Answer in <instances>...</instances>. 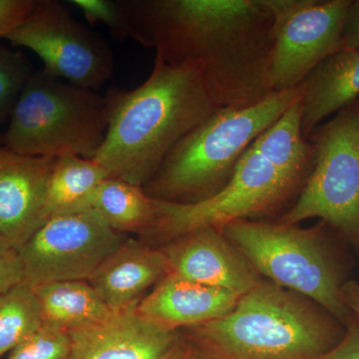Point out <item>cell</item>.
Wrapping results in <instances>:
<instances>
[{"label":"cell","instance_id":"1","mask_svg":"<svg viewBox=\"0 0 359 359\" xmlns=\"http://www.w3.org/2000/svg\"><path fill=\"white\" fill-rule=\"evenodd\" d=\"M129 39L169 65L202 72L219 108H245L273 93V18L264 0H119Z\"/></svg>","mask_w":359,"mask_h":359},{"label":"cell","instance_id":"2","mask_svg":"<svg viewBox=\"0 0 359 359\" xmlns=\"http://www.w3.org/2000/svg\"><path fill=\"white\" fill-rule=\"evenodd\" d=\"M316 159V148L302 131L297 101L248 149L224 189L195 204L156 200L155 223L146 237L160 244L202 228L256 217L283 215L299 199Z\"/></svg>","mask_w":359,"mask_h":359},{"label":"cell","instance_id":"3","mask_svg":"<svg viewBox=\"0 0 359 359\" xmlns=\"http://www.w3.org/2000/svg\"><path fill=\"white\" fill-rule=\"evenodd\" d=\"M106 97L107 133L93 160L109 178L143 188L174 146L219 109L197 66L169 65L157 55L144 83L110 89Z\"/></svg>","mask_w":359,"mask_h":359},{"label":"cell","instance_id":"4","mask_svg":"<svg viewBox=\"0 0 359 359\" xmlns=\"http://www.w3.org/2000/svg\"><path fill=\"white\" fill-rule=\"evenodd\" d=\"M346 332L320 304L264 278L226 316L181 330L212 359H318Z\"/></svg>","mask_w":359,"mask_h":359},{"label":"cell","instance_id":"5","mask_svg":"<svg viewBox=\"0 0 359 359\" xmlns=\"http://www.w3.org/2000/svg\"><path fill=\"white\" fill-rule=\"evenodd\" d=\"M302 87L245 108H219L168 153L144 187L153 199L195 204L226 187L248 149L297 101Z\"/></svg>","mask_w":359,"mask_h":359},{"label":"cell","instance_id":"6","mask_svg":"<svg viewBox=\"0 0 359 359\" xmlns=\"http://www.w3.org/2000/svg\"><path fill=\"white\" fill-rule=\"evenodd\" d=\"M109 122L107 97L33 71L14 106L4 147L32 157L93 159Z\"/></svg>","mask_w":359,"mask_h":359},{"label":"cell","instance_id":"7","mask_svg":"<svg viewBox=\"0 0 359 359\" xmlns=\"http://www.w3.org/2000/svg\"><path fill=\"white\" fill-rule=\"evenodd\" d=\"M323 226L240 219L221 231L259 276L316 302L347 327L354 318L342 299L346 282Z\"/></svg>","mask_w":359,"mask_h":359},{"label":"cell","instance_id":"8","mask_svg":"<svg viewBox=\"0 0 359 359\" xmlns=\"http://www.w3.org/2000/svg\"><path fill=\"white\" fill-rule=\"evenodd\" d=\"M308 139L316 148L313 170L299 199L276 223L320 218L359 245L358 102L316 127Z\"/></svg>","mask_w":359,"mask_h":359},{"label":"cell","instance_id":"9","mask_svg":"<svg viewBox=\"0 0 359 359\" xmlns=\"http://www.w3.org/2000/svg\"><path fill=\"white\" fill-rule=\"evenodd\" d=\"M4 39L36 54L51 76L83 88L99 91L114 71L107 41L79 22L57 0H39L27 20Z\"/></svg>","mask_w":359,"mask_h":359},{"label":"cell","instance_id":"10","mask_svg":"<svg viewBox=\"0 0 359 359\" xmlns=\"http://www.w3.org/2000/svg\"><path fill=\"white\" fill-rule=\"evenodd\" d=\"M353 0H264L273 18V92L294 89L325 59L344 49Z\"/></svg>","mask_w":359,"mask_h":359},{"label":"cell","instance_id":"11","mask_svg":"<svg viewBox=\"0 0 359 359\" xmlns=\"http://www.w3.org/2000/svg\"><path fill=\"white\" fill-rule=\"evenodd\" d=\"M92 209L50 218L16 250L32 287L86 280L127 240Z\"/></svg>","mask_w":359,"mask_h":359},{"label":"cell","instance_id":"12","mask_svg":"<svg viewBox=\"0 0 359 359\" xmlns=\"http://www.w3.org/2000/svg\"><path fill=\"white\" fill-rule=\"evenodd\" d=\"M168 275L243 295L263 280L223 231L202 228L160 247Z\"/></svg>","mask_w":359,"mask_h":359},{"label":"cell","instance_id":"13","mask_svg":"<svg viewBox=\"0 0 359 359\" xmlns=\"http://www.w3.org/2000/svg\"><path fill=\"white\" fill-rule=\"evenodd\" d=\"M135 309L68 332L69 359H172L183 340L182 332L156 325Z\"/></svg>","mask_w":359,"mask_h":359},{"label":"cell","instance_id":"14","mask_svg":"<svg viewBox=\"0 0 359 359\" xmlns=\"http://www.w3.org/2000/svg\"><path fill=\"white\" fill-rule=\"evenodd\" d=\"M55 159L0 148V236L18 250L47 222L46 193Z\"/></svg>","mask_w":359,"mask_h":359},{"label":"cell","instance_id":"15","mask_svg":"<svg viewBox=\"0 0 359 359\" xmlns=\"http://www.w3.org/2000/svg\"><path fill=\"white\" fill-rule=\"evenodd\" d=\"M241 297L226 290L167 275L135 309L160 327L181 332L226 316Z\"/></svg>","mask_w":359,"mask_h":359},{"label":"cell","instance_id":"16","mask_svg":"<svg viewBox=\"0 0 359 359\" xmlns=\"http://www.w3.org/2000/svg\"><path fill=\"white\" fill-rule=\"evenodd\" d=\"M168 275L160 248L128 238L89 278L88 283L112 313L138 306L151 287Z\"/></svg>","mask_w":359,"mask_h":359},{"label":"cell","instance_id":"17","mask_svg":"<svg viewBox=\"0 0 359 359\" xmlns=\"http://www.w3.org/2000/svg\"><path fill=\"white\" fill-rule=\"evenodd\" d=\"M302 131L304 138L359 97V48L341 49L325 59L302 81Z\"/></svg>","mask_w":359,"mask_h":359},{"label":"cell","instance_id":"18","mask_svg":"<svg viewBox=\"0 0 359 359\" xmlns=\"http://www.w3.org/2000/svg\"><path fill=\"white\" fill-rule=\"evenodd\" d=\"M108 178L105 169L93 159L56 158L47 186V219L91 209L97 190Z\"/></svg>","mask_w":359,"mask_h":359},{"label":"cell","instance_id":"19","mask_svg":"<svg viewBox=\"0 0 359 359\" xmlns=\"http://www.w3.org/2000/svg\"><path fill=\"white\" fill-rule=\"evenodd\" d=\"M33 287L45 321L67 332L94 325L113 313L86 280H62Z\"/></svg>","mask_w":359,"mask_h":359},{"label":"cell","instance_id":"20","mask_svg":"<svg viewBox=\"0 0 359 359\" xmlns=\"http://www.w3.org/2000/svg\"><path fill=\"white\" fill-rule=\"evenodd\" d=\"M91 209L112 230L126 233H146L155 223L156 200L143 187L132 185L122 180L108 178L95 194Z\"/></svg>","mask_w":359,"mask_h":359},{"label":"cell","instance_id":"21","mask_svg":"<svg viewBox=\"0 0 359 359\" xmlns=\"http://www.w3.org/2000/svg\"><path fill=\"white\" fill-rule=\"evenodd\" d=\"M44 323L39 297L26 280L0 295V358L34 334Z\"/></svg>","mask_w":359,"mask_h":359},{"label":"cell","instance_id":"22","mask_svg":"<svg viewBox=\"0 0 359 359\" xmlns=\"http://www.w3.org/2000/svg\"><path fill=\"white\" fill-rule=\"evenodd\" d=\"M32 73L22 52L0 46V125L11 117Z\"/></svg>","mask_w":359,"mask_h":359},{"label":"cell","instance_id":"23","mask_svg":"<svg viewBox=\"0 0 359 359\" xmlns=\"http://www.w3.org/2000/svg\"><path fill=\"white\" fill-rule=\"evenodd\" d=\"M70 349L69 332L45 321L34 334L13 349L7 359H69Z\"/></svg>","mask_w":359,"mask_h":359},{"label":"cell","instance_id":"24","mask_svg":"<svg viewBox=\"0 0 359 359\" xmlns=\"http://www.w3.org/2000/svg\"><path fill=\"white\" fill-rule=\"evenodd\" d=\"M90 25H104L118 40L129 39L128 25L119 0H71Z\"/></svg>","mask_w":359,"mask_h":359},{"label":"cell","instance_id":"25","mask_svg":"<svg viewBox=\"0 0 359 359\" xmlns=\"http://www.w3.org/2000/svg\"><path fill=\"white\" fill-rule=\"evenodd\" d=\"M39 0H0V39L27 20Z\"/></svg>","mask_w":359,"mask_h":359},{"label":"cell","instance_id":"26","mask_svg":"<svg viewBox=\"0 0 359 359\" xmlns=\"http://www.w3.org/2000/svg\"><path fill=\"white\" fill-rule=\"evenodd\" d=\"M25 280V271L18 250L0 252V295Z\"/></svg>","mask_w":359,"mask_h":359},{"label":"cell","instance_id":"27","mask_svg":"<svg viewBox=\"0 0 359 359\" xmlns=\"http://www.w3.org/2000/svg\"><path fill=\"white\" fill-rule=\"evenodd\" d=\"M318 359H359V323L355 318L347 325L339 344Z\"/></svg>","mask_w":359,"mask_h":359},{"label":"cell","instance_id":"28","mask_svg":"<svg viewBox=\"0 0 359 359\" xmlns=\"http://www.w3.org/2000/svg\"><path fill=\"white\" fill-rule=\"evenodd\" d=\"M359 48V0H353L344 28V49Z\"/></svg>","mask_w":359,"mask_h":359},{"label":"cell","instance_id":"29","mask_svg":"<svg viewBox=\"0 0 359 359\" xmlns=\"http://www.w3.org/2000/svg\"><path fill=\"white\" fill-rule=\"evenodd\" d=\"M341 294L347 309L359 323V283L347 280L342 285Z\"/></svg>","mask_w":359,"mask_h":359},{"label":"cell","instance_id":"30","mask_svg":"<svg viewBox=\"0 0 359 359\" xmlns=\"http://www.w3.org/2000/svg\"><path fill=\"white\" fill-rule=\"evenodd\" d=\"M183 335V334H182ZM172 359H212L203 353L199 348H197L193 344H191L188 339H186L183 335L181 346L178 351L175 353Z\"/></svg>","mask_w":359,"mask_h":359},{"label":"cell","instance_id":"31","mask_svg":"<svg viewBox=\"0 0 359 359\" xmlns=\"http://www.w3.org/2000/svg\"><path fill=\"white\" fill-rule=\"evenodd\" d=\"M8 249H13V248H11V245L8 244V242H7L6 238H4L0 236V252H1V250Z\"/></svg>","mask_w":359,"mask_h":359},{"label":"cell","instance_id":"32","mask_svg":"<svg viewBox=\"0 0 359 359\" xmlns=\"http://www.w3.org/2000/svg\"><path fill=\"white\" fill-rule=\"evenodd\" d=\"M4 147V141H2V134H0V148Z\"/></svg>","mask_w":359,"mask_h":359},{"label":"cell","instance_id":"33","mask_svg":"<svg viewBox=\"0 0 359 359\" xmlns=\"http://www.w3.org/2000/svg\"><path fill=\"white\" fill-rule=\"evenodd\" d=\"M356 102H358V109H359V100L356 101Z\"/></svg>","mask_w":359,"mask_h":359}]
</instances>
